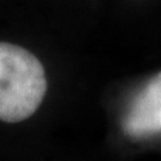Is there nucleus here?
<instances>
[{"label":"nucleus","mask_w":161,"mask_h":161,"mask_svg":"<svg viewBox=\"0 0 161 161\" xmlns=\"http://www.w3.org/2000/svg\"><path fill=\"white\" fill-rule=\"evenodd\" d=\"M46 93L42 62L22 46L0 42V121L16 124L30 118Z\"/></svg>","instance_id":"obj_1"},{"label":"nucleus","mask_w":161,"mask_h":161,"mask_svg":"<svg viewBox=\"0 0 161 161\" xmlns=\"http://www.w3.org/2000/svg\"><path fill=\"white\" fill-rule=\"evenodd\" d=\"M124 133L132 140H148L161 134V71L141 87L121 119Z\"/></svg>","instance_id":"obj_2"}]
</instances>
